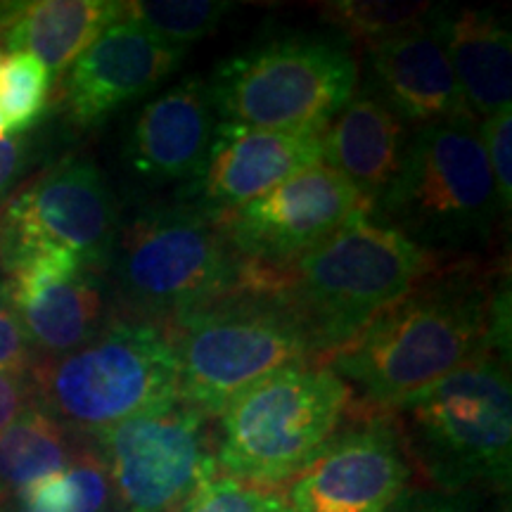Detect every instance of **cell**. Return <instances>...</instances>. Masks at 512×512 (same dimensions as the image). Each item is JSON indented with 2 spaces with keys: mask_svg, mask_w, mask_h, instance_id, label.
Wrapping results in <instances>:
<instances>
[{
  "mask_svg": "<svg viewBox=\"0 0 512 512\" xmlns=\"http://www.w3.org/2000/svg\"><path fill=\"white\" fill-rule=\"evenodd\" d=\"M508 275L477 256H453L384 309L325 366L361 396V408L392 413L479 356H510Z\"/></svg>",
  "mask_w": 512,
  "mask_h": 512,
  "instance_id": "obj_1",
  "label": "cell"
},
{
  "mask_svg": "<svg viewBox=\"0 0 512 512\" xmlns=\"http://www.w3.org/2000/svg\"><path fill=\"white\" fill-rule=\"evenodd\" d=\"M439 259L399 230L361 216L285 268L245 261V280L290 306L323 363L411 292Z\"/></svg>",
  "mask_w": 512,
  "mask_h": 512,
  "instance_id": "obj_2",
  "label": "cell"
},
{
  "mask_svg": "<svg viewBox=\"0 0 512 512\" xmlns=\"http://www.w3.org/2000/svg\"><path fill=\"white\" fill-rule=\"evenodd\" d=\"M377 223L399 230L437 256H472L503 216L472 114L415 131L394 183L375 202Z\"/></svg>",
  "mask_w": 512,
  "mask_h": 512,
  "instance_id": "obj_3",
  "label": "cell"
},
{
  "mask_svg": "<svg viewBox=\"0 0 512 512\" xmlns=\"http://www.w3.org/2000/svg\"><path fill=\"white\" fill-rule=\"evenodd\" d=\"M29 375L38 411L86 437L181 399L169 332L126 316L69 354L38 358Z\"/></svg>",
  "mask_w": 512,
  "mask_h": 512,
  "instance_id": "obj_4",
  "label": "cell"
},
{
  "mask_svg": "<svg viewBox=\"0 0 512 512\" xmlns=\"http://www.w3.org/2000/svg\"><path fill=\"white\" fill-rule=\"evenodd\" d=\"M119 316L169 328L202 309L240 280V256L228 245L221 219L185 200L145 209L119 228L110 264Z\"/></svg>",
  "mask_w": 512,
  "mask_h": 512,
  "instance_id": "obj_5",
  "label": "cell"
},
{
  "mask_svg": "<svg viewBox=\"0 0 512 512\" xmlns=\"http://www.w3.org/2000/svg\"><path fill=\"white\" fill-rule=\"evenodd\" d=\"M408 458L446 494L508 489L512 387L508 356L486 354L392 411Z\"/></svg>",
  "mask_w": 512,
  "mask_h": 512,
  "instance_id": "obj_6",
  "label": "cell"
},
{
  "mask_svg": "<svg viewBox=\"0 0 512 512\" xmlns=\"http://www.w3.org/2000/svg\"><path fill=\"white\" fill-rule=\"evenodd\" d=\"M351 406V387L325 363L275 370L223 411L219 475L273 489L292 482L330 444Z\"/></svg>",
  "mask_w": 512,
  "mask_h": 512,
  "instance_id": "obj_7",
  "label": "cell"
},
{
  "mask_svg": "<svg viewBox=\"0 0 512 512\" xmlns=\"http://www.w3.org/2000/svg\"><path fill=\"white\" fill-rule=\"evenodd\" d=\"M178 358V396L204 418L292 363L318 361L309 337L273 292L235 287L166 328Z\"/></svg>",
  "mask_w": 512,
  "mask_h": 512,
  "instance_id": "obj_8",
  "label": "cell"
},
{
  "mask_svg": "<svg viewBox=\"0 0 512 512\" xmlns=\"http://www.w3.org/2000/svg\"><path fill=\"white\" fill-rule=\"evenodd\" d=\"M356 86L358 62L347 41L287 34L223 60L209 93L226 126L311 131L328 126Z\"/></svg>",
  "mask_w": 512,
  "mask_h": 512,
  "instance_id": "obj_9",
  "label": "cell"
},
{
  "mask_svg": "<svg viewBox=\"0 0 512 512\" xmlns=\"http://www.w3.org/2000/svg\"><path fill=\"white\" fill-rule=\"evenodd\" d=\"M117 512H178L219 475L207 418L178 399L93 437Z\"/></svg>",
  "mask_w": 512,
  "mask_h": 512,
  "instance_id": "obj_10",
  "label": "cell"
},
{
  "mask_svg": "<svg viewBox=\"0 0 512 512\" xmlns=\"http://www.w3.org/2000/svg\"><path fill=\"white\" fill-rule=\"evenodd\" d=\"M119 228L117 200L98 164L67 157L8 197L0 211V256L50 247L105 273Z\"/></svg>",
  "mask_w": 512,
  "mask_h": 512,
  "instance_id": "obj_11",
  "label": "cell"
},
{
  "mask_svg": "<svg viewBox=\"0 0 512 512\" xmlns=\"http://www.w3.org/2000/svg\"><path fill=\"white\" fill-rule=\"evenodd\" d=\"M373 204L325 164L280 183L245 207L221 216L230 249L247 264L285 268L323 245Z\"/></svg>",
  "mask_w": 512,
  "mask_h": 512,
  "instance_id": "obj_12",
  "label": "cell"
},
{
  "mask_svg": "<svg viewBox=\"0 0 512 512\" xmlns=\"http://www.w3.org/2000/svg\"><path fill=\"white\" fill-rule=\"evenodd\" d=\"M408 479L411 458L394 415L358 408L285 498L292 512H389Z\"/></svg>",
  "mask_w": 512,
  "mask_h": 512,
  "instance_id": "obj_13",
  "label": "cell"
},
{
  "mask_svg": "<svg viewBox=\"0 0 512 512\" xmlns=\"http://www.w3.org/2000/svg\"><path fill=\"white\" fill-rule=\"evenodd\" d=\"M3 280L38 358L79 349L105 328L100 271L62 249H19L0 256Z\"/></svg>",
  "mask_w": 512,
  "mask_h": 512,
  "instance_id": "obj_14",
  "label": "cell"
},
{
  "mask_svg": "<svg viewBox=\"0 0 512 512\" xmlns=\"http://www.w3.org/2000/svg\"><path fill=\"white\" fill-rule=\"evenodd\" d=\"M181 60V48L159 41L121 15L76 57L57 100L74 126L95 128L121 105L159 86Z\"/></svg>",
  "mask_w": 512,
  "mask_h": 512,
  "instance_id": "obj_15",
  "label": "cell"
},
{
  "mask_svg": "<svg viewBox=\"0 0 512 512\" xmlns=\"http://www.w3.org/2000/svg\"><path fill=\"white\" fill-rule=\"evenodd\" d=\"M325 128L254 131L219 124L202 176L190 185L192 202L221 219L228 211L245 207L280 183L323 164Z\"/></svg>",
  "mask_w": 512,
  "mask_h": 512,
  "instance_id": "obj_16",
  "label": "cell"
},
{
  "mask_svg": "<svg viewBox=\"0 0 512 512\" xmlns=\"http://www.w3.org/2000/svg\"><path fill=\"white\" fill-rule=\"evenodd\" d=\"M366 50L368 93L403 124H434L467 112L441 41L437 8Z\"/></svg>",
  "mask_w": 512,
  "mask_h": 512,
  "instance_id": "obj_17",
  "label": "cell"
},
{
  "mask_svg": "<svg viewBox=\"0 0 512 512\" xmlns=\"http://www.w3.org/2000/svg\"><path fill=\"white\" fill-rule=\"evenodd\" d=\"M216 119L209 83L185 79L147 102L133 121L126 162L147 185H195L214 143Z\"/></svg>",
  "mask_w": 512,
  "mask_h": 512,
  "instance_id": "obj_18",
  "label": "cell"
},
{
  "mask_svg": "<svg viewBox=\"0 0 512 512\" xmlns=\"http://www.w3.org/2000/svg\"><path fill=\"white\" fill-rule=\"evenodd\" d=\"M408 128L368 91L351 98L323 133V162L373 204L399 174Z\"/></svg>",
  "mask_w": 512,
  "mask_h": 512,
  "instance_id": "obj_19",
  "label": "cell"
},
{
  "mask_svg": "<svg viewBox=\"0 0 512 512\" xmlns=\"http://www.w3.org/2000/svg\"><path fill=\"white\" fill-rule=\"evenodd\" d=\"M114 0H27L0 5V43L10 53H29L62 76L76 57L121 17Z\"/></svg>",
  "mask_w": 512,
  "mask_h": 512,
  "instance_id": "obj_20",
  "label": "cell"
},
{
  "mask_svg": "<svg viewBox=\"0 0 512 512\" xmlns=\"http://www.w3.org/2000/svg\"><path fill=\"white\" fill-rule=\"evenodd\" d=\"M441 41L467 112L477 121L510 105L512 34L489 10L437 8Z\"/></svg>",
  "mask_w": 512,
  "mask_h": 512,
  "instance_id": "obj_21",
  "label": "cell"
},
{
  "mask_svg": "<svg viewBox=\"0 0 512 512\" xmlns=\"http://www.w3.org/2000/svg\"><path fill=\"white\" fill-rule=\"evenodd\" d=\"M76 451L62 425L36 406L29 408L0 432V503L36 479L67 470Z\"/></svg>",
  "mask_w": 512,
  "mask_h": 512,
  "instance_id": "obj_22",
  "label": "cell"
},
{
  "mask_svg": "<svg viewBox=\"0 0 512 512\" xmlns=\"http://www.w3.org/2000/svg\"><path fill=\"white\" fill-rule=\"evenodd\" d=\"M31 512H105L110 479L95 448H79L67 470L36 479L17 494Z\"/></svg>",
  "mask_w": 512,
  "mask_h": 512,
  "instance_id": "obj_23",
  "label": "cell"
},
{
  "mask_svg": "<svg viewBox=\"0 0 512 512\" xmlns=\"http://www.w3.org/2000/svg\"><path fill=\"white\" fill-rule=\"evenodd\" d=\"M233 8L235 3L223 0H136L124 3L121 15L159 41L185 50L190 43L214 34Z\"/></svg>",
  "mask_w": 512,
  "mask_h": 512,
  "instance_id": "obj_24",
  "label": "cell"
},
{
  "mask_svg": "<svg viewBox=\"0 0 512 512\" xmlns=\"http://www.w3.org/2000/svg\"><path fill=\"white\" fill-rule=\"evenodd\" d=\"M53 74L29 53L0 55V114L8 136L29 133L48 110Z\"/></svg>",
  "mask_w": 512,
  "mask_h": 512,
  "instance_id": "obj_25",
  "label": "cell"
},
{
  "mask_svg": "<svg viewBox=\"0 0 512 512\" xmlns=\"http://www.w3.org/2000/svg\"><path fill=\"white\" fill-rule=\"evenodd\" d=\"M430 3H366V0H332L323 5V17L347 41L368 48L396 31L420 22Z\"/></svg>",
  "mask_w": 512,
  "mask_h": 512,
  "instance_id": "obj_26",
  "label": "cell"
},
{
  "mask_svg": "<svg viewBox=\"0 0 512 512\" xmlns=\"http://www.w3.org/2000/svg\"><path fill=\"white\" fill-rule=\"evenodd\" d=\"M178 512H292L285 494L273 486L216 475L204 482Z\"/></svg>",
  "mask_w": 512,
  "mask_h": 512,
  "instance_id": "obj_27",
  "label": "cell"
},
{
  "mask_svg": "<svg viewBox=\"0 0 512 512\" xmlns=\"http://www.w3.org/2000/svg\"><path fill=\"white\" fill-rule=\"evenodd\" d=\"M479 138H482L486 159H489L491 176H494L498 202L505 211L512 207V114L510 105L501 107L494 114L479 121Z\"/></svg>",
  "mask_w": 512,
  "mask_h": 512,
  "instance_id": "obj_28",
  "label": "cell"
},
{
  "mask_svg": "<svg viewBox=\"0 0 512 512\" xmlns=\"http://www.w3.org/2000/svg\"><path fill=\"white\" fill-rule=\"evenodd\" d=\"M38 356L31 347L22 320L8 294V285L0 278V370L10 373H31Z\"/></svg>",
  "mask_w": 512,
  "mask_h": 512,
  "instance_id": "obj_29",
  "label": "cell"
},
{
  "mask_svg": "<svg viewBox=\"0 0 512 512\" xmlns=\"http://www.w3.org/2000/svg\"><path fill=\"white\" fill-rule=\"evenodd\" d=\"M41 159V140L22 136L0 138V200L15 192L22 185L29 171Z\"/></svg>",
  "mask_w": 512,
  "mask_h": 512,
  "instance_id": "obj_30",
  "label": "cell"
},
{
  "mask_svg": "<svg viewBox=\"0 0 512 512\" xmlns=\"http://www.w3.org/2000/svg\"><path fill=\"white\" fill-rule=\"evenodd\" d=\"M34 408V384L29 373L0 370V432L10 427L19 415Z\"/></svg>",
  "mask_w": 512,
  "mask_h": 512,
  "instance_id": "obj_31",
  "label": "cell"
},
{
  "mask_svg": "<svg viewBox=\"0 0 512 512\" xmlns=\"http://www.w3.org/2000/svg\"><path fill=\"white\" fill-rule=\"evenodd\" d=\"M0 512H31V510L15 496V498H10V501L0 503Z\"/></svg>",
  "mask_w": 512,
  "mask_h": 512,
  "instance_id": "obj_32",
  "label": "cell"
},
{
  "mask_svg": "<svg viewBox=\"0 0 512 512\" xmlns=\"http://www.w3.org/2000/svg\"><path fill=\"white\" fill-rule=\"evenodd\" d=\"M413 512H467V510L456 508V505H427V508H418Z\"/></svg>",
  "mask_w": 512,
  "mask_h": 512,
  "instance_id": "obj_33",
  "label": "cell"
},
{
  "mask_svg": "<svg viewBox=\"0 0 512 512\" xmlns=\"http://www.w3.org/2000/svg\"><path fill=\"white\" fill-rule=\"evenodd\" d=\"M0 138H8V126H5L3 114H0Z\"/></svg>",
  "mask_w": 512,
  "mask_h": 512,
  "instance_id": "obj_34",
  "label": "cell"
},
{
  "mask_svg": "<svg viewBox=\"0 0 512 512\" xmlns=\"http://www.w3.org/2000/svg\"><path fill=\"white\" fill-rule=\"evenodd\" d=\"M0 48H3V43H0Z\"/></svg>",
  "mask_w": 512,
  "mask_h": 512,
  "instance_id": "obj_35",
  "label": "cell"
}]
</instances>
